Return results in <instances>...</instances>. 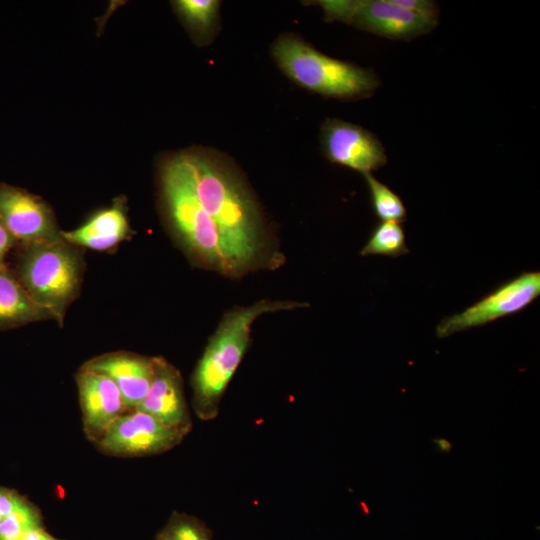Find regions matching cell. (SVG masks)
<instances>
[{
  "label": "cell",
  "instance_id": "obj_1",
  "mask_svg": "<svg viewBox=\"0 0 540 540\" xmlns=\"http://www.w3.org/2000/svg\"><path fill=\"white\" fill-rule=\"evenodd\" d=\"M195 196L218 227L241 271L260 253L262 219L244 182L221 156L203 149L179 153Z\"/></svg>",
  "mask_w": 540,
  "mask_h": 540
},
{
  "label": "cell",
  "instance_id": "obj_2",
  "mask_svg": "<svg viewBox=\"0 0 540 540\" xmlns=\"http://www.w3.org/2000/svg\"><path fill=\"white\" fill-rule=\"evenodd\" d=\"M308 304L260 301L228 312L209 340L192 376L194 408L202 419L217 415L220 399L246 352L251 325L265 313L291 310Z\"/></svg>",
  "mask_w": 540,
  "mask_h": 540
},
{
  "label": "cell",
  "instance_id": "obj_3",
  "mask_svg": "<svg viewBox=\"0 0 540 540\" xmlns=\"http://www.w3.org/2000/svg\"><path fill=\"white\" fill-rule=\"evenodd\" d=\"M160 189L167 219L187 250L199 262L221 273H241L218 227L199 204L180 154L162 164Z\"/></svg>",
  "mask_w": 540,
  "mask_h": 540
},
{
  "label": "cell",
  "instance_id": "obj_4",
  "mask_svg": "<svg viewBox=\"0 0 540 540\" xmlns=\"http://www.w3.org/2000/svg\"><path fill=\"white\" fill-rule=\"evenodd\" d=\"M271 51L287 77L325 97L340 100L367 98L380 85L373 70L329 57L293 34L278 37Z\"/></svg>",
  "mask_w": 540,
  "mask_h": 540
},
{
  "label": "cell",
  "instance_id": "obj_5",
  "mask_svg": "<svg viewBox=\"0 0 540 540\" xmlns=\"http://www.w3.org/2000/svg\"><path fill=\"white\" fill-rule=\"evenodd\" d=\"M81 270L75 246L61 238L22 245L14 274L38 305L62 321L80 286Z\"/></svg>",
  "mask_w": 540,
  "mask_h": 540
},
{
  "label": "cell",
  "instance_id": "obj_6",
  "mask_svg": "<svg viewBox=\"0 0 540 540\" xmlns=\"http://www.w3.org/2000/svg\"><path fill=\"white\" fill-rule=\"evenodd\" d=\"M327 21H339L393 40H410L428 34L438 19L405 11L391 0H320Z\"/></svg>",
  "mask_w": 540,
  "mask_h": 540
},
{
  "label": "cell",
  "instance_id": "obj_7",
  "mask_svg": "<svg viewBox=\"0 0 540 540\" xmlns=\"http://www.w3.org/2000/svg\"><path fill=\"white\" fill-rule=\"evenodd\" d=\"M540 295V272H523L498 286L464 311L443 318L436 327L439 338L484 326L524 310Z\"/></svg>",
  "mask_w": 540,
  "mask_h": 540
},
{
  "label": "cell",
  "instance_id": "obj_8",
  "mask_svg": "<svg viewBox=\"0 0 540 540\" xmlns=\"http://www.w3.org/2000/svg\"><path fill=\"white\" fill-rule=\"evenodd\" d=\"M186 433L169 427L138 410L118 417L98 440L100 449L125 457L165 452L181 442Z\"/></svg>",
  "mask_w": 540,
  "mask_h": 540
},
{
  "label": "cell",
  "instance_id": "obj_9",
  "mask_svg": "<svg viewBox=\"0 0 540 540\" xmlns=\"http://www.w3.org/2000/svg\"><path fill=\"white\" fill-rule=\"evenodd\" d=\"M321 146L332 163L371 173L387 163L385 148L379 139L363 127L329 118L321 127Z\"/></svg>",
  "mask_w": 540,
  "mask_h": 540
},
{
  "label": "cell",
  "instance_id": "obj_10",
  "mask_svg": "<svg viewBox=\"0 0 540 540\" xmlns=\"http://www.w3.org/2000/svg\"><path fill=\"white\" fill-rule=\"evenodd\" d=\"M0 221L22 245L62 238L51 209L40 197L1 182Z\"/></svg>",
  "mask_w": 540,
  "mask_h": 540
},
{
  "label": "cell",
  "instance_id": "obj_11",
  "mask_svg": "<svg viewBox=\"0 0 540 540\" xmlns=\"http://www.w3.org/2000/svg\"><path fill=\"white\" fill-rule=\"evenodd\" d=\"M135 410L145 412L161 423L186 434L191 418L186 404L180 373L163 358H153V378Z\"/></svg>",
  "mask_w": 540,
  "mask_h": 540
},
{
  "label": "cell",
  "instance_id": "obj_12",
  "mask_svg": "<svg viewBox=\"0 0 540 540\" xmlns=\"http://www.w3.org/2000/svg\"><path fill=\"white\" fill-rule=\"evenodd\" d=\"M77 385L85 432L98 441L127 409L122 394L109 376L85 368L77 375Z\"/></svg>",
  "mask_w": 540,
  "mask_h": 540
},
{
  "label": "cell",
  "instance_id": "obj_13",
  "mask_svg": "<svg viewBox=\"0 0 540 540\" xmlns=\"http://www.w3.org/2000/svg\"><path fill=\"white\" fill-rule=\"evenodd\" d=\"M83 368L109 376L119 388L127 409L135 410L150 387L153 358L113 353L91 360Z\"/></svg>",
  "mask_w": 540,
  "mask_h": 540
},
{
  "label": "cell",
  "instance_id": "obj_14",
  "mask_svg": "<svg viewBox=\"0 0 540 540\" xmlns=\"http://www.w3.org/2000/svg\"><path fill=\"white\" fill-rule=\"evenodd\" d=\"M129 230L124 205L115 202L111 207L98 211L82 226L61 232V237L73 246L103 251L123 241Z\"/></svg>",
  "mask_w": 540,
  "mask_h": 540
},
{
  "label": "cell",
  "instance_id": "obj_15",
  "mask_svg": "<svg viewBox=\"0 0 540 540\" xmlns=\"http://www.w3.org/2000/svg\"><path fill=\"white\" fill-rule=\"evenodd\" d=\"M52 318L38 305L6 265L0 267V330Z\"/></svg>",
  "mask_w": 540,
  "mask_h": 540
},
{
  "label": "cell",
  "instance_id": "obj_16",
  "mask_svg": "<svg viewBox=\"0 0 540 540\" xmlns=\"http://www.w3.org/2000/svg\"><path fill=\"white\" fill-rule=\"evenodd\" d=\"M409 253L403 227L397 222L381 221L374 227L360 254L399 257Z\"/></svg>",
  "mask_w": 540,
  "mask_h": 540
},
{
  "label": "cell",
  "instance_id": "obj_17",
  "mask_svg": "<svg viewBox=\"0 0 540 540\" xmlns=\"http://www.w3.org/2000/svg\"><path fill=\"white\" fill-rule=\"evenodd\" d=\"M219 4L216 0H178L174 7L188 28L203 38L214 31Z\"/></svg>",
  "mask_w": 540,
  "mask_h": 540
},
{
  "label": "cell",
  "instance_id": "obj_18",
  "mask_svg": "<svg viewBox=\"0 0 540 540\" xmlns=\"http://www.w3.org/2000/svg\"><path fill=\"white\" fill-rule=\"evenodd\" d=\"M368 186L372 208L381 221L401 223L406 219V208L400 196L381 183L371 173L363 174Z\"/></svg>",
  "mask_w": 540,
  "mask_h": 540
},
{
  "label": "cell",
  "instance_id": "obj_19",
  "mask_svg": "<svg viewBox=\"0 0 540 540\" xmlns=\"http://www.w3.org/2000/svg\"><path fill=\"white\" fill-rule=\"evenodd\" d=\"M42 527L38 509L22 498L18 506L0 523V540H18L27 532Z\"/></svg>",
  "mask_w": 540,
  "mask_h": 540
},
{
  "label": "cell",
  "instance_id": "obj_20",
  "mask_svg": "<svg viewBox=\"0 0 540 540\" xmlns=\"http://www.w3.org/2000/svg\"><path fill=\"white\" fill-rule=\"evenodd\" d=\"M157 540H212L209 530L198 519L174 513Z\"/></svg>",
  "mask_w": 540,
  "mask_h": 540
},
{
  "label": "cell",
  "instance_id": "obj_21",
  "mask_svg": "<svg viewBox=\"0 0 540 540\" xmlns=\"http://www.w3.org/2000/svg\"><path fill=\"white\" fill-rule=\"evenodd\" d=\"M393 4L413 14L439 19V8L436 2L431 0H391Z\"/></svg>",
  "mask_w": 540,
  "mask_h": 540
},
{
  "label": "cell",
  "instance_id": "obj_22",
  "mask_svg": "<svg viewBox=\"0 0 540 540\" xmlns=\"http://www.w3.org/2000/svg\"><path fill=\"white\" fill-rule=\"evenodd\" d=\"M15 244H17L15 238L0 221V267L6 265V255Z\"/></svg>",
  "mask_w": 540,
  "mask_h": 540
},
{
  "label": "cell",
  "instance_id": "obj_23",
  "mask_svg": "<svg viewBox=\"0 0 540 540\" xmlns=\"http://www.w3.org/2000/svg\"><path fill=\"white\" fill-rule=\"evenodd\" d=\"M18 540H60L49 534L43 527L31 530Z\"/></svg>",
  "mask_w": 540,
  "mask_h": 540
},
{
  "label": "cell",
  "instance_id": "obj_24",
  "mask_svg": "<svg viewBox=\"0 0 540 540\" xmlns=\"http://www.w3.org/2000/svg\"><path fill=\"white\" fill-rule=\"evenodd\" d=\"M433 443L435 444L437 450L441 453H449L452 449L451 442L443 437L434 438Z\"/></svg>",
  "mask_w": 540,
  "mask_h": 540
},
{
  "label": "cell",
  "instance_id": "obj_25",
  "mask_svg": "<svg viewBox=\"0 0 540 540\" xmlns=\"http://www.w3.org/2000/svg\"><path fill=\"white\" fill-rule=\"evenodd\" d=\"M2 520H3V517L0 515V523L2 522Z\"/></svg>",
  "mask_w": 540,
  "mask_h": 540
}]
</instances>
